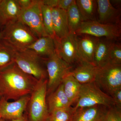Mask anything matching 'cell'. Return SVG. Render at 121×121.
Returning <instances> with one entry per match:
<instances>
[{
    "label": "cell",
    "mask_w": 121,
    "mask_h": 121,
    "mask_svg": "<svg viewBox=\"0 0 121 121\" xmlns=\"http://www.w3.org/2000/svg\"><path fill=\"white\" fill-rule=\"evenodd\" d=\"M95 82L111 96L121 88V65L109 62L99 68Z\"/></svg>",
    "instance_id": "obj_8"
},
{
    "label": "cell",
    "mask_w": 121,
    "mask_h": 121,
    "mask_svg": "<svg viewBox=\"0 0 121 121\" xmlns=\"http://www.w3.org/2000/svg\"><path fill=\"white\" fill-rule=\"evenodd\" d=\"M48 96L47 101L49 113L56 110L68 108L72 104L65 94L62 83Z\"/></svg>",
    "instance_id": "obj_18"
},
{
    "label": "cell",
    "mask_w": 121,
    "mask_h": 121,
    "mask_svg": "<svg viewBox=\"0 0 121 121\" xmlns=\"http://www.w3.org/2000/svg\"><path fill=\"white\" fill-rule=\"evenodd\" d=\"M22 10L17 0H0L1 26L19 19Z\"/></svg>",
    "instance_id": "obj_14"
},
{
    "label": "cell",
    "mask_w": 121,
    "mask_h": 121,
    "mask_svg": "<svg viewBox=\"0 0 121 121\" xmlns=\"http://www.w3.org/2000/svg\"><path fill=\"white\" fill-rule=\"evenodd\" d=\"M109 62L117 65H121V44L112 43L109 53Z\"/></svg>",
    "instance_id": "obj_27"
},
{
    "label": "cell",
    "mask_w": 121,
    "mask_h": 121,
    "mask_svg": "<svg viewBox=\"0 0 121 121\" xmlns=\"http://www.w3.org/2000/svg\"><path fill=\"white\" fill-rule=\"evenodd\" d=\"M0 39L16 51L27 49L38 38L19 19L4 25L0 32Z\"/></svg>",
    "instance_id": "obj_2"
},
{
    "label": "cell",
    "mask_w": 121,
    "mask_h": 121,
    "mask_svg": "<svg viewBox=\"0 0 121 121\" xmlns=\"http://www.w3.org/2000/svg\"><path fill=\"white\" fill-rule=\"evenodd\" d=\"M38 80L22 71L14 62L0 69V84L2 97L8 101H16L30 95Z\"/></svg>",
    "instance_id": "obj_1"
},
{
    "label": "cell",
    "mask_w": 121,
    "mask_h": 121,
    "mask_svg": "<svg viewBox=\"0 0 121 121\" xmlns=\"http://www.w3.org/2000/svg\"><path fill=\"white\" fill-rule=\"evenodd\" d=\"M65 94L72 104L78 101L82 84L69 73L64 78L62 82Z\"/></svg>",
    "instance_id": "obj_21"
},
{
    "label": "cell",
    "mask_w": 121,
    "mask_h": 121,
    "mask_svg": "<svg viewBox=\"0 0 121 121\" xmlns=\"http://www.w3.org/2000/svg\"><path fill=\"white\" fill-rule=\"evenodd\" d=\"M2 96H3V94H2V91L1 87L0 84V99Z\"/></svg>",
    "instance_id": "obj_34"
},
{
    "label": "cell",
    "mask_w": 121,
    "mask_h": 121,
    "mask_svg": "<svg viewBox=\"0 0 121 121\" xmlns=\"http://www.w3.org/2000/svg\"><path fill=\"white\" fill-rule=\"evenodd\" d=\"M41 4V0H33L30 7L22 9L19 19L30 29L37 38L48 36L45 31L43 23Z\"/></svg>",
    "instance_id": "obj_9"
},
{
    "label": "cell",
    "mask_w": 121,
    "mask_h": 121,
    "mask_svg": "<svg viewBox=\"0 0 121 121\" xmlns=\"http://www.w3.org/2000/svg\"><path fill=\"white\" fill-rule=\"evenodd\" d=\"M48 79L38 80L30 95L25 117L27 121H47L49 115L47 101Z\"/></svg>",
    "instance_id": "obj_3"
},
{
    "label": "cell",
    "mask_w": 121,
    "mask_h": 121,
    "mask_svg": "<svg viewBox=\"0 0 121 121\" xmlns=\"http://www.w3.org/2000/svg\"><path fill=\"white\" fill-rule=\"evenodd\" d=\"M0 121H7V120H5V119H0Z\"/></svg>",
    "instance_id": "obj_35"
},
{
    "label": "cell",
    "mask_w": 121,
    "mask_h": 121,
    "mask_svg": "<svg viewBox=\"0 0 121 121\" xmlns=\"http://www.w3.org/2000/svg\"><path fill=\"white\" fill-rule=\"evenodd\" d=\"M108 108L98 105L77 109L72 121H103Z\"/></svg>",
    "instance_id": "obj_15"
},
{
    "label": "cell",
    "mask_w": 121,
    "mask_h": 121,
    "mask_svg": "<svg viewBox=\"0 0 121 121\" xmlns=\"http://www.w3.org/2000/svg\"><path fill=\"white\" fill-rule=\"evenodd\" d=\"M14 62L20 69L37 80L47 78V70L43 64L44 58L28 49L16 51Z\"/></svg>",
    "instance_id": "obj_5"
},
{
    "label": "cell",
    "mask_w": 121,
    "mask_h": 121,
    "mask_svg": "<svg viewBox=\"0 0 121 121\" xmlns=\"http://www.w3.org/2000/svg\"><path fill=\"white\" fill-rule=\"evenodd\" d=\"M101 105L109 108L114 106L112 98L104 93L95 82L82 84L80 95L74 108Z\"/></svg>",
    "instance_id": "obj_4"
},
{
    "label": "cell",
    "mask_w": 121,
    "mask_h": 121,
    "mask_svg": "<svg viewBox=\"0 0 121 121\" xmlns=\"http://www.w3.org/2000/svg\"><path fill=\"white\" fill-rule=\"evenodd\" d=\"M68 24L70 34H75L83 22L75 0L66 11Z\"/></svg>",
    "instance_id": "obj_23"
},
{
    "label": "cell",
    "mask_w": 121,
    "mask_h": 121,
    "mask_svg": "<svg viewBox=\"0 0 121 121\" xmlns=\"http://www.w3.org/2000/svg\"><path fill=\"white\" fill-rule=\"evenodd\" d=\"M41 12L43 23L45 31L48 36L54 39L55 35L52 23V8L42 3Z\"/></svg>",
    "instance_id": "obj_26"
},
{
    "label": "cell",
    "mask_w": 121,
    "mask_h": 121,
    "mask_svg": "<svg viewBox=\"0 0 121 121\" xmlns=\"http://www.w3.org/2000/svg\"><path fill=\"white\" fill-rule=\"evenodd\" d=\"M111 97L112 98L114 106L121 109V88L117 90L113 93Z\"/></svg>",
    "instance_id": "obj_29"
},
{
    "label": "cell",
    "mask_w": 121,
    "mask_h": 121,
    "mask_svg": "<svg viewBox=\"0 0 121 121\" xmlns=\"http://www.w3.org/2000/svg\"><path fill=\"white\" fill-rule=\"evenodd\" d=\"M30 98V95L9 102L2 97L0 99V119L11 121L22 117L26 111Z\"/></svg>",
    "instance_id": "obj_11"
},
{
    "label": "cell",
    "mask_w": 121,
    "mask_h": 121,
    "mask_svg": "<svg viewBox=\"0 0 121 121\" xmlns=\"http://www.w3.org/2000/svg\"><path fill=\"white\" fill-rule=\"evenodd\" d=\"M17 1L22 9L28 8L33 2V0H17Z\"/></svg>",
    "instance_id": "obj_32"
},
{
    "label": "cell",
    "mask_w": 121,
    "mask_h": 121,
    "mask_svg": "<svg viewBox=\"0 0 121 121\" xmlns=\"http://www.w3.org/2000/svg\"><path fill=\"white\" fill-rule=\"evenodd\" d=\"M82 35L80 38L77 36L78 50L81 60L94 64V55L99 38Z\"/></svg>",
    "instance_id": "obj_16"
},
{
    "label": "cell",
    "mask_w": 121,
    "mask_h": 121,
    "mask_svg": "<svg viewBox=\"0 0 121 121\" xmlns=\"http://www.w3.org/2000/svg\"><path fill=\"white\" fill-rule=\"evenodd\" d=\"M2 26H1L0 25V32L1 30L2 29Z\"/></svg>",
    "instance_id": "obj_36"
},
{
    "label": "cell",
    "mask_w": 121,
    "mask_h": 121,
    "mask_svg": "<svg viewBox=\"0 0 121 121\" xmlns=\"http://www.w3.org/2000/svg\"><path fill=\"white\" fill-rule=\"evenodd\" d=\"M112 40L106 39H99L95 48L94 57V64L99 68L109 62V53Z\"/></svg>",
    "instance_id": "obj_20"
},
{
    "label": "cell",
    "mask_w": 121,
    "mask_h": 121,
    "mask_svg": "<svg viewBox=\"0 0 121 121\" xmlns=\"http://www.w3.org/2000/svg\"><path fill=\"white\" fill-rule=\"evenodd\" d=\"M42 4L51 8H57L58 0H41Z\"/></svg>",
    "instance_id": "obj_31"
},
{
    "label": "cell",
    "mask_w": 121,
    "mask_h": 121,
    "mask_svg": "<svg viewBox=\"0 0 121 121\" xmlns=\"http://www.w3.org/2000/svg\"><path fill=\"white\" fill-rule=\"evenodd\" d=\"M56 53L63 60L71 65L81 60L78 50L77 36L69 34L60 39H54Z\"/></svg>",
    "instance_id": "obj_10"
},
{
    "label": "cell",
    "mask_w": 121,
    "mask_h": 121,
    "mask_svg": "<svg viewBox=\"0 0 121 121\" xmlns=\"http://www.w3.org/2000/svg\"><path fill=\"white\" fill-rule=\"evenodd\" d=\"M27 49L32 50L43 58H48L56 52L54 39L49 36L38 38Z\"/></svg>",
    "instance_id": "obj_19"
},
{
    "label": "cell",
    "mask_w": 121,
    "mask_h": 121,
    "mask_svg": "<svg viewBox=\"0 0 121 121\" xmlns=\"http://www.w3.org/2000/svg\"><path fill=\"white\" fill-rule=\"evenodd\" d=\"M75 111L71 106L53 111L49 113L47 121H72Z\"/></svg>",
    "instance_id": "obj_25"
},
{
    "label": "cell",
    "mask_w": 121,
    "mask_h": 121,
    "mask_svg": "<svg viewBox=\"0 0 121 121\" xmlns=\"http://www.w3.org/2000/svg\"><path fill=\"white\" fill-rule=\"evenodd\" d=\"M52 14L55 39H62L70 34L66 11L54 8H52Z\"/></svg>",
    "instance_id": "obj_17"
},
{
    "label": "cell",
    "mask_w": 121,
    "mask_h": 121,
    "mask_svg": "<svg viewBox=\"0 0 121 121\" xmlns=\"http://www.w3.org/2000/svg\"><path fill=\"white\" fill-rule=\"evenodd\" d=\"M121 25L103 24L98 21H90L83 22L75 35H87L99 38L105 37L113 41L121 37Z\"/></svg>",
    "instance_id": "obj_7"
},
{
    "label": "cell",
    "mask_w": 121,
    "mask_h": 121,
    "mask_svg": "<svg viewBox=\"0 0 121 121\" xmlns=\"http://www.w3.org/2000/svg\"><path fill=\"white\" fill-rule=\"evenodd\" d=\"M103 121H121V111L113 106L108 108Z\"/></svg>",
    "instance_id": "obj_28"
},
{
    "label": "cell",
    "mask_w": 121,
    "mask_h": 121,
    "mask_svg": "<svg viewBox=\"0 0 121 121\" xmlns=\"http://www.w3.org/2000/svg\"><path fill=\"white\" fill-rule=\"evenodd\" d=\"M16 51L0 39V69L14 62Z\"/></svg>",
    "instance_id": "obj_24"
},
{
    "label": "cell",
    "mask_w": 121,
    "mask_h": 121,
    "mask_svg": "<svg viewBox=\"0 0 121 121\" xmlns=\"http://www.w3.org/2000/svg\"><path fill=\"white\" fill-rule=\"evenodd\" d=\"M75 1L83 22L96 20L95 16L97 9L96 0H77Z\"/></svg>",
    "instance_id": "obj_22"
},
{
    "label": "cell",
    "mask_w": 121,
    "mask_h": 121,
    "mask_svg": "<svg viewBox=\"0 0 121 121\" xmlns=\"http://www.w3.org/2000/svg\"><path fill=\"white\" fill-rule=\"evenodd\" d=\"M74 0H58L57 8L67 11L74 2Z\"/></svg>",
    "instance_id": "obj_30"
},
{
    "label": "cell",
    "mask_w": 121,
    "mask_h": 121,
    "mask_svg": "<svg viewBox=\"0 0 121 121\" xmlns=\"http://www.w3.org/2000/svg\"><path fill=\"white\" fill-rule=\"evenodd\" d=\"M11 121H27L25 115H24V116L20 118L15 119V120H12Z\"/></svg>",
    "instance_id": "obj_33"
},
{
    "label": "cell",
    "mask_w": 121,
    "mask_h": 121,
    "mask_svg": "<svg viewBox=\"0 0 121 121\" xmlns=\"http://www.w3.org/2000/svg\"><path fill=\"white\" fill-rule=\"evenodd\" d=\"M78 63V65L70 74L82 84L95 82L99 68L83 60Z\"/></svg>",
    "instance_id": "obj_13"
},
{
    "label": "cell",
    "mask_w": 121,
    "mask_h": 121,
    "mask_svg": "<svg viewBox=\"0 0 121 121\" xmlns=\"http://www.w3.org/2000/svg\"><path fill=\"white\" fill-rule=\"evenodd\" d=\"M44 63L48 76L47 95L55 91L64 78L70 72L71 65L64 61L56 52L47 58Z\"/></svg>",
    "instance_id": "obj_6"
},
{
    "label": "cell",
    "mask_w": 121,
    "mask_h": 121,
    "mask_svg": "<svg viewBox=\"0 0 121 121\" xmlns=\"http://www.w3.org/2000/svg\"><path fill=\"white\" fill-rule=\"evenodd\" d=\"M98 22L107 24L120 25V9L113 6L109 0H96Z\"/></svg>",
    "instance_id": "obj_12"
}]
</instances>
